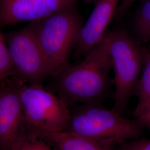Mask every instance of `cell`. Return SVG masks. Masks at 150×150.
I'll return each instance as SVG.
<instances>
[{
  "label": "cell",
  "instance_id": "1",
  "mask_svg": "<svg viewBox=\"0 0 150 150\" xmlns=\"http://www.w3.org/2000/svg\"><path fill=\"white\" fill-rule=\"evenodd\" d=\"M112 68L107 33L83 59L70 64L57 76L54 90L67 106L77 102L98 105L107 95Z\"/></svg>",
  "mask_w": 150,
  "mask_h": 150
},
{
  "label": "cell",
  "instance_id": "2",
  "mask_svg": "<svg viewBox=\"0 0 150 150\" xmlns=\"http://www.w3.org/2000/svg\"><path fill=\"white\" fill-rule=\"evenodd\" d=\"M32 23L52 76H57L70 65V54L83 25L77 5L67 6Z\"/></svg>",
  "mask_w": 150,
  "mask_h": 150
},
{
  "label": "cell",
  "instance_id": "3",
  "mask_svg": "<svg viewBox=\"0 0 150 150\" xmlns=\"http://www.w3.org/2000/svg\"><path fill=\"white\" fill-rule=\"evenodd\" d=\"M143 126L139 121L97 105H85L71 113L65 131L115 147L137 139Z\"/></svg>",
  "mask_w": 150,
  "mask_h": 150
},
{
  "label": "cell",
  "instance_id": "4",
  "mask_svg": "<svg viewBox=\"0 0 150 150\" xmlns=\"http://www.w3.org/2000/svg\"><path fill=\"white\" fill-rule=\"evenodd\" d=\"M115 74L113 111L122 115L135 92L143 66L145 51L122 28L108 33Z\"/></svg>",
  "mask_w": 150,
  "mask_h": 150
},
{
  "label": "cell",
  "instance_id": "5",
  "mask_svg": "<svg viewBox=\"0 0 150 150\" xmlns=\"http://www.w3.org/2000/svg\"><path fill=\"white\" fill-rule=\"evenodd\" d=\"M18 82L25 122L31 134L65 131L71 113L59 96L42 84Z\"/></svg>",
  "mask_w": 150,
  "mask_h": 150
},
{
  "label": "cell",
  "instance_id": "6",
  "mask_svg": "<svg viewBox=\"0 0 150 150\" xmlns=\"http://www.w3.org/2000/svg\"><path fill=\"white\" fill-rule=\"evenodd\" d=\"M4 36L16 81L27 84H42L46 78L52 76L32 22Z\"/></svg>",
  "mask_w": 150,
  "mask_h": 150
},
{
  "label": "cell",
  "instance_id": "7",
  "mask_svg": "<svg viewBox=\"0 0 150 150\" xmlns=\"http://www.w3.org/2000/svg\"><path fill=\"white\" fill-rule=\"evenodd\" d=\"M18 82L0 88V150H11L26 135Z\"/></svg>",
  "mask_w": 150,
  "mask_h": 150
},
{
  "label": "cell",
  "instance_id": "8",
  "mask_svg": "<svg viewBox=\"0 0 150 150\" xmlns=\"http://www.w3.org/2000/svg\"><path fill=\"white\" fill-rule=\"evenodd\" d=\"M80 1L0 0V29L23 22L38 21Z\"/></svg>",
  "mask_w": 150,
  "mask_h": 150
},
{
  "label": "cell",
  "instance_id": "9",
  "mask_svg": "<svg viewBox=\"0 0 150 150\" xmlns=\"http://www.w3.org/2000/svg\"><path fill=\"white\" fill-rule=\"evenodd\" d=\"M120 0H95V7L87 21L83 25L75 45V59L85 56L100 43L105 36L107 27L119 5Z\"/></svg>",
  "mask_w": 150,
  "mask_h": 150
},
{
  "label": "cell",
  "instance_id": "10",
  "mask_svg": "<svg viewBox=\"0 0 150 150\" xmlns=\"http://www.w3.org/2000/svg\"><path fill=\"white\" fill-rule=\"evenodd\" d=\"M34 136L44 139L56 150H116L115 147L102 145L66 131Z\"/></svg>",
  "mask_w": 150,
  "mask_h": 150
},
{
  "label": "cell",
  "instance_id": "11",
  "mask_svg": "<svg viewBox=\"0 0 150 150\" xmlns=\"http://www.w3.org/2000/svg\"><path fill=\"white\" fill-rule=\"evenodd\" d=\"M135 92L138 102L134 116L138 117L150 107V53L145 51L142 74L139 78Z\"/></svg>",
  "mask_w": 150,
  "mask_h": 150
},
{
  "label": "cell",
  "instance_id": "12",
  "mask_svg": "<svg viewBox=\"0 0 150 150\" xmlns=\"http://www.w3.org/2000/svg\"><path fill=\"white\" fill-rule=\"evenodd\" d=\"M134 28L141 41H150V0H145L140 6L134 18Z\"/></svg>",
  "mask_w": 150,
  "mask_h": 150
},
{
  "label": "cell",
  "instance_id": "13",
  "mask_svg": "<svg viewBox=\"0 0 150 150\" xmlns=\"http://www.w3.org/2000/svg\"><path fill=\"white\" fill-rule=\"evenodd\" d=\"M15 72L6 42L4 34L0 31V82L8 81L14 77Z\"/></svg>",
  "mask_w": 150,
  "mask_h": 150
},
{
  "label": "cell",
  "instance_id": "14",
  "mask_svg": "<svg viewBox=\"0 0 150 150\" xmlns=\"http://www.w3.org/2000/svg\"><path fill=\"white\" fill-rule=\"evenodd\" d=\"M11 150H56L44 139L26 134Z\"/></svg>",
  "mask_w": 150,
  "mask_h": 150
},
{
  "label": "cell",
  "instance_id": "15",
  "mask_svg": "<svg viewBox=\"0 0 150 150\" xmlns=\"http://www.w3.org/2000/svg\"><path fill=\"white\" fill-rule=\"evenodd\" d=\"M119 150H150V139H134L126 142Z\"/></svg>",
  "mask_w": 150,
  "mask_h": 150
},
{
  "label": "cell",
  "instance_id": "16",
  "mask_svg": "<svg viewBox=\"0 0 150 150\" xmlns=\"http://www.w3.org/2000/svg\"><path fill=\"white\" fill-rule=\"evenodd\" d=\"M136 1L137 0H122L118 5L115 17H121L124 16Z\"/></svg>",
  "mask_w": 150,
  "mask_h": 150
},
{
  "label": "cell",
  "instance_id": "17",
  "mask_svg": "<svg viewBox=\"0 0 150 150\" xmlns=\"http://www.w3.org/2000/svg\"><path fill=\"white\" fill-rule=\"evenodd\" d=\"M136 118L143 127H147L150 131V107Z\"/></svg>",
  "mask_w": 150,
  "mask_h": 150
},
{
  "label": "cell",
  "instance_id": "18",
  "mask_svg": "<svg viewBox=\"0 0 150 150\" xmlns=\"http://www.w3.org/2000/svg\"><path fill=\"white\" fill-rule=\"evenodd\" d=\"M9 81H7V82H0V88H2V87H3L4 86H5L6 85Z\"/></svg>",
  "mask_w": 150,
  "mask_h": 150
}]
</instances>
